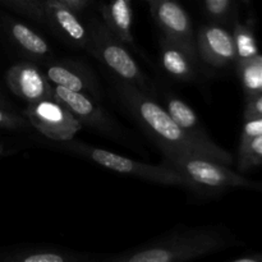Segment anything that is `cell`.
Listing matches in <instances>:
<instances>
[{
  "mask_svg": "<svg viewBox=\"0 0 262 262\" xmlns=\"http://www.w3.org/2000/svg\"><path fill=\"white\" fill-rule=\"evenodd\" d=\"M230 245L232 239L222 228H179L124 252L97 257L96 262H189Z\"/></svg>",
  "mask_w": 262,
  "mask_h": 262,
  "instance_id": "cell-1",
  "label": "cell"
},
{
  "mask_svg": "<svg viewBox=\"0 0 262 262\" xmlns=\"http://www.w3.org/2000/svg\"><path fill=\"white\" fill-rule=\"evenodd\" d=\"M113 87L120 104L158 146L161 154L168 151H184L209 158L206 151L179 128L165 107L159 104L155 97L128 82L117 78L113 79Z\"/></svg>",
  "mask_w": 262,
  "mask_h": 262,
  "instance_id": "cell-2",
  "label": "cell"
},
{
  "mask_svg": "<svg viewBox=\"0 0 262 262\" xmlns=\"http://www.w3.org/2000/svg\"><path fill=\"white\" fill-rule=\"evenodd\" d=\"M161 155V164L181 174L192 192L215 194L233 188L256 189V182L206 156L184 151H168Z\"/></svg>",
  "mask_w": 262,
  "mask_h": 262,
  "instance_id": "cell-3",
  "label": "cell"
},
{
  "mask_svg": "<svg viewBox=\"0 0 262 262\" xmlns=\"http://www.w3.org/2000/svg\"><path fill=\"white\" fill-rule=\"evenodd\" d=\"M54 147L66 151L78 158L86 159L101 168L115 171L122 176L133 177L148 183L160 184V186L181 187L188 189V184L181 174L163 164H150L135 160L127 156L119 155L105 148L96 147L90 143L78 140H69L64 142H55Z\"/></svg>",
  "mask_w": 262,
  "mask_h": 262,
  "instance_id": "cell-4",
  "label": "cell"
},
{
  "mask_svg": "<svg viewBox=\"0 0 262 262\" xmlns=\"http://www.w3.org/2000/svg\"><path fill=\"white\" fill-rule=\"evenodd\" d=\"M87 28L89 43L86 50L112 72L114 78L128 82L155 96L156 90L152 82L129 53L127 45L113 35L102 20L94 19Z\"/></svg>",
  "mask_w": 262,
  "mask_h": 262,
  "instance_id": "cell-5",
  "label": "cell"
},
{
  "mask_svg": "<svg viewBox=\"0 0 262 262\" xmlns=\"http://www.w3.org/2000/svg\"><path fill=\"white\" fill-rule=\"evenodd\" d=\"M23 115L31 127L53 142L73 140L83 128L73 113L54 96L28 104Z\"/></svg>",
  "mask_w": 262,
  "mask_h": 262,
  "instance_id": "cell-6",
  "label": "cell"
},
{
  "mask_svg": "<svg viewBox=\"0 0 262 262\" xmlns=\"http://www.w3.org/2000/svg\"><path fill=\"white\" fill-rule=\"evenodd\" d=\"M53 96L73 113L82 127L91 128L117 142L124 143L127 141L125 129L100 105V100L83 92L69 91L58 86H53Z\"/></svg>",
  "mask_w": 262,
  "mask_h": 262,
  "instance_id": "cell-7",
  "label": "cell"
},
{
  "mask_svg": "<svg viewBox=\"0 0 262 262\" xmlns=\"http://www.w3.org/2000/svg\"><path fill=\"white\" fill-rule=\"evenodd\" d=\"M163 106L169 113L174 122L179 125L182 130L191 138L192 141L201 146L210 159L225 165H232L233 155L225 148L220 147L214 140L209 136L205 129L204 124L200 118L197 117L196 112L187 104L181 97L176 96L171 92H164L163 95Z\"/></svg>",
  "mask_w": 262,
  "mask_h": 262,
  "instance_id": "cell-8",
  "label": "cell"
},
{
  "mask_svg": "<svg viewBox=\"0 0 262 262\" xmlns=\"http://www.w3.org/2000/svg\"><path fill=\"white\" fill-rule=\"evenodd\" d=\"M150 10L164 37L174 41L199 58L193 25L188 13L178 0H156L150 5Z\"/></svg>",
  "mask_w": 262,
  "mask_h": 262,
  "instance_id": "cell-9",
  "label": "cell"
},
{
  "mask_svg": "<svg viewBox=\"0 0 262 262\" xmlns=\"http://www.w3.org/2000/svg\"><path fill=\"white\" fill-rule=\"evenodd\" d=\"M41 68L53 86L74 92H83L95 99L101 97V87L94 72L86 63L76 59L53 58Z\"/></svg>",
  "mask_w": 262,
  "mask_h": 262,
  "instance_id": "cell-10",
  "label": "cell"
},
{
  "mask_svg": "<svg viewBox=\"0 0 262 262\" xmlns=\"http://www.w3.org/2000/svg\"><path fill=\"white\" fill-rule=\"evenodd\" d=\"M196 51L199 60L211 68H225L237 61L233 35L227 26L207 22L196 32Z\"/></svg>",
  "mask_w": 262,
  "mask_h": 262,
  "instance_id": "cell-11",
  "label": "cell"
},
{
  "mask_svg": "<svg viewBox=\"0 0 262 262\" xmlns=\"http://www.w3.org/2000/svg\"><path fill=\"white\" fill-rule=\"evenodd\" d=\"M10 91L27 104L53 97V84L43 69L33 61H20L10 67L5 73Z\"/></svg>",
  "mask_w": 262,
  "mask_h": 262,
  "instance_id": "cell-12",
  "label": "cell"
},
{
  "mask_svg": "<svg viewBox=\"0 0 262 262\" xmlns=\"http://www.w3.org/2000/svg\"><path fill=\"white\" fill-rule=\"evenodd\" d=\"M49 27L53 28L64 41L78 49H87L89 28L82 23L78 14L56 0L43 2Z\"/></svg>",
  "mask_w": 262,
  "mask_h": 262,
  "instance_id": "cell-13",
  "label": "cell"
},
{
  "mask_svg": "<svg viewBox=\"0 0 262 262\" xmlns=\"http://www.w3.org/2000/svg\"><path fill=\"white\" fill-rule=\"evenodd\" d=\"M199 58L166 37L159 43V63L169 78L177 82H193L199 76Z\"/></svg>",
  "mask_w": 262,
  "mask_h": 262,
  "instance_id": "cell-14",
  "label": "cell"
},
{
  "mask_svg": "<svg viewBox=\"0 0 262 262\" xmlns=\"http://www.w3.org/2000/svg\"><path fill=\"white\" fill-rule=\"evenodd\" d=\"M8 36L15 48L30 61L42 67L54 58L53 49L42 35L26 23L15 19H8L5 25Z\"/></svg>",
  "mask_w": 262,
  "mask_h": 262,
  "instance_id": "cell-15",
  "label": "cell"
},
{
  "mask_svg": "<svg viewBox=\"0 0 262 262\" xmlns=\"http://www.w3.org/2000/svg\"><path fill=\"white\" fill-rule=\"evenodd\" d=\"M97 256L61 247H25L7 251L0 262H96Z\"/></svg>",
  "mask_w": 262,
  "mask_h": 262,
  "instance_id": "cell-16",
  "label": "cell"
},
{
  "mask_svg": "<svg viewBox=\"0 0 262 262\" xmlns=\"http://www.w3.org/2000/svg\"><path fill=\"white\" fill-rule=\"evenodd\" d=\"M102 22L127 46L135 45L133 9L130 0H107L101 7Z\"/></svg>",
  "mask_w": 262,
  "mask_h": 262,
  "instance_id": "cell-17",
  "label": "cell"
},
{
  "mask_svg": "<svg viewBox=\"0 0 262 262\" xmlns=\"http://www.w3.org/2000/svg\"><path fill=\"white\" fill-rule=\"evenodd\" d=\"M237 74L247 96L262 92V55H256L248 60L235 63Z\"/></svg>",
  "mask_w": 262,
  "mask_h": 262,
  "instance_id": "cell-18",
  "label": "cell"
},
{
  "mask_svg": "<svg viewBox=\"0 0 262 262\" xmlns=\"http://www.w3.org/2000/svg\"><path fill=\"white\" fill-rule=\"evenodd\" d=\"M233 40H234L235 51H237V61L248 60L253 56L258 55V46L252 28L246 23L239 22L237 18L233 20Z\"/></svg>",
  "mask_w": 262,
  "mask_h": 262,
  "instance_id": "cell-19",
  "label": "cell"
},
{
  "mask_svg": "<svg viewBox=\"0 0 262 262\" xmlns=\"http://www.w3.org/2000/svg\"><path fill=\"white\" fill-rule=\"evenodd\" d=\"M262 164V135L238 147V169L248 171Z\"/></svg>",
  "mask_w": 262,
  "mask_h": 262,
  "instance_id": "cell-20",
  "label": "cell"
},
{
  "mask_svg": "<svg viewBox=\"0 0 262 262\" xmlns=\"http://www.w3.org/2000/svg\"><path fill=\"white\" fill-rule=\"evenodd\" d=\"M202 3L209 22L227 26L234 19L235 0H202Z\"/></svg>",
  "mask_w": 262,
  "mask_h": 262,
  "instance_id": "cell-21",
  "label": "cell"
},
{
  "mask_svg": "<svg viewBox=\"0 0 262 262\" xmlns=\"http://www.w3.org/2000/svg\"><path fill=\"white\" fill-rule=\"evenodd\" d=\"M5 5L23 17L41 26H49L46 19L43 0H2Z\"/></svg>",
  "mask_w": 262,
  "mask_h": 262,
  "instance_id": "cell-22",
  "label": "cell"
},
{
  "mask_svg": "<svg viewBox=\"0 0 262 262\" xmlns=\"http://www.w3.org/2000/svg\"><path fill=\"white\" fill-rule=\"evenodd\" d=\"M0 128L20 132V130H27L32 127L25 115H19L13 110L0 106Z\"/></svg>",
  "mask_w": 262,
  "mask_h": 262,
  "instance_id": "cell-23",
  "label": "cell"
},
{
  "mask_svg": "<svg viewBox=\"0 0 262 262\" xmlns=\"http://www.w3.org/2000/svg\"><path fill=\"white\" fill-rule=\"evenodd\" d=\"M243 117H245V120L262 118V92L252 95V96H247Z\"/></svg>",
  "mask_w": 262,
  "mask_h": 262,
  "instance_id": "cell-24",
  "label": "cell"
},
{
  "mask_svg": "<svg viewBox=\"0 0 262 262\" xmlns=\"http://www.w3.org/2000/svg\"><path fill=\"white\" fill-rule=\"evenodd\" d=\"M262 135V118H256V119L246 120L243 125L242 135H241L239 145L248 142L252 138Z\"/></svg>",
  "mask_w": 262,
  "mask_h": 262,
  "instance_id": "cell-25",
  "label": "cell"
},
{
  "mask_svg": "<svg viewBox=\"0 0 262 262\" xmlns=\"http://www.w3.org/2000/svg\"><path fill=\"white\" fill-rule=\"evenodd\" d=\"M56 2L63 4L64 7L69 8L73 12H76L77 14L83 12L87 8V5L90 4V0H56Z\"/></svg>",
  "mask_w": 262,
  "mask_h": 262,
  "instance_id": "cell-26",
  "label": "cell"
},
{
  "mask_svg": "<svg viewBox=\"0 0 262 262\" xmlns=\"http://www.w3.org/2000/svg\"><path fill=\"white\" fill-rule=\"evenodd\" d=\"M230 262H262V255L257 256H250V257L238 258V260L230 261Z\"/></svg>",
  "mask_w": 262,
  "mask_h": 262,
  "instance_id": "cell-27",
  "label": "cell"
},
{
  "mask_svg": "<svg viewBox=\"0 0 262 262\" xmlns=\"http://www.w3.org/2000/svg\"><path fill=\"white\" fill-rule=\"evenodd\" d=\"M0 106H2V107H7V109H9V104H8V102L4 100V97L2 96V92H0Z\"/></svg>",
  "mask_w": 262,
  "mask_h": 262,
  "instance_id": "cell-28",
  "label": "cell"
},
{
  "mask_svg": "<svg viewBox=\"0 0 262 262\" xmlns=\"http://www.w3.org/2000/svg\"><path fill=\"white\" fill-rule=\"evenodd\" d=\"M256 189H261L262 191V183H256Z\"/></svg>",
  "mask_w": 262,
  "mask_h": 262,
  "instance_id": "cell-29",
  "label": "cell"
},
{
  "mask_svg": "<svg viewBox=\"0 0 262 262\" xmlns=\"http://www.w3.org/2000/svg\"><path fill=\"white\" fill-rule=\"evenodd\" d=\"M145 2H146V3H148V5H152L154 3L156 2V0H145Z\"/></svg>",
  "mask_w": 262,
  "mask_h": 262,
  "instance_id": "cell-30",
  "label": "cell"
},
{
  "mask_svg": "<svg viewBox=\"0 0 262 262\" xmlns=\"http://www.w3.org/2000/svg\"><path fill=\"white\" fill-rule=\"evenodd\" d=\"M3 152H4V147H3V146L0 145V156L3 155Z\"/></svg>",
  "mask_w": 262,
  "mask_h": 262,
  "instance_id": "cell-31",
  "label": "cell"
},
{
  "mask_svg": "<svg viewBox=\"0 0 262 262\" xmlns=\"http://www.w3.org/2000/svg\"><path fill=\"white\" fill-rule=\"evenodd\" d=\"M43 2H45V0H43Z\"/></svg>",
  "mask_w": 262,
  "mask_h": 262,
  "instance_id": "cell-32",
  "label": "cell"
}]
</instances>
